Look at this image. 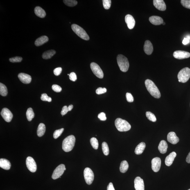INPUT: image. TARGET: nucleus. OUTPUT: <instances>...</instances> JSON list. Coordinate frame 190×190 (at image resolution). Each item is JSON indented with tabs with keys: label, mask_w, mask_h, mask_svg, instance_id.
<instances>
[{
	"label": "nucleus",
	"mask_w": 190,
	"mask_h": 190,
	"mask_svg": "<svg viewBox=\"0 0 190 190\" xmlns=\"http://www.w3.org/2000/svg\"><path fill=\"white\" fill-rule=\"evenodd\" d=\"M145 84L147 89L152 96L157 99H159L161 97L160 91L152 81L149 79H147L145 81Z\"/></svg>",
	"instance_id": "obj_1"
},
{
	"label": "nucleus",
	"mask_w": 190,
	"mask_h": 190,
	"mask_svg": "<svg viewBox=\"0 0 190 190\" xmlns=\"http://www.w3.org/2000/svg\"><path fill=\"white\" fill-rule=\"evenodd\" d=\"M76 142V138L74 136L71 135L68 136L64 140L62 143V149L66 152H69L72 150Z\"/></svg>",
	"instance_id": "obj_2"
},
{
	"label": "nucleus",
	"mask_w": 190,
	"mask_h": 190,
	"mask_svg": "<svg viewBox=\"0 0 190 190\" xmlns=\"http://www.w3.org/2000/svg\"><path fill=\"white\" fill-rule=\"evenodd\" d=\"M115 125L117 129L120 132L128 131L131 126L128 121L120 118H118L115 121Z\"/></svg>",
	"instance_id": "obj_3"
},
{
	"label": "nucleus",
	"mask_w": 190,
	"mask_h": 190,
	"mask_svg": "<svg viewBox=\"0 0 190 190\" xmlns=\"http://www.w3.org/2000/svg\"><path fill=\"white\" fill-rule=\"evenodd\" d=\"M117 62L120 70L123 72H126L129 67V63L128 59L121 54H119L117 57Z\"/></svg>",
	"instance_id": "obj_4"
},
{
	"label": "nucleus",
	"mask_w": 190,
	"mask_h": 190,
	"mask_svg": "<svg viewBox=\"0 0 190 190\" xmlns=\"http://www.w3.org/2000/svg\"><path fill=\"white\" fill-rule=\"evenodd\" d=\"M73 31L78 36L85 40H89V37L86 32L83 28L76 24H73L71 26Z\"/></svg>",
	"instance_id": "obj_5"
},
{
	"label": "nucleus",
	"mask_w": 190,
	"mask_h": 190,
	"mask_svg": "<svg viewBox=\"0 0 190 190\" xmlns=\"http://www.w3.org/2000/svg\"><path fill=\"white\" fill-rule=\"evenodd\" d=\"M177 77L179 82H187L190 78V69L188 67L184 68L179 71Z\"/></svg>",
	"instance_id": "obj_6"
},
{
	"label": "nucleus",
	"mask_w": 190,
	"mask_h": 190,
	"mask_svg": "<svg viewBox=\"0 0 190 190\" xmlns=\"http://www.w3.org/2000/svg\"><path fill=\"white\" fill-rule=\"evenodd\" d=\"M84 176L86 183L89 185L92 183L94 179V174L90 168H86L84 171Z\"/></svg>",
	"instance_id": "obj_7"
},
{
	"label": "nucleus",
	"mask_w": 190,
	"mask_h": 190,
	"mask_svg": "<svg viewBox=\"0 0 190 190\" xmlns=\"http://www.w3.org/2000/svg\"><path fill=\"white\" fill-rule=\"evenodd\" d=\"M91 69L93 73L96 77L100 79L104 77V73L100 66L94 62L91 63L90 64Z\"/></svg>",
	"instance_id": "obj_8"
},
{
	"label": "nucleus",
	"mask_w": 190,
	"mask_h": 190,
	"mask_svg": "<svg viewBox=\"0 0 190 190\" xmlns=\"http://www.w3.org/2000/svg\"><path fill=\"white\" fill-rule=\"evenodd\" d=\"M66 170V168L64 164L60 165L54 171L52 175V178L54 180H56L59 177H61V176L62 175Z\"/></svg>",
	"instance_id": "obj_9"
},
{
	"label": "nucleus",
	"mask_w": 190,
	"mask_h": 190,
	"mask_svg": "<svg viewBox=\"0 0 190 190\" xmlns=\"http://www.w3.org/2000/svg\"><path fill=\"white\" fill-rule=\"evenodd\" d=\"M27 167L30 171L34 173L36 171L37 165L36 163L33 158L28 157L27 158L26 161Z\"/></svg>",
	"instance_id": "obj_10"
},
{
	"label": "nucleus",
	"mask_w": 190,
	"mask_h": 190,
	"mask_svg": "<svg viewBox=\"0 0 190 190\" xmlns=\"http://www.w3.org/2000/svg\"><path fill=\"white\" fill-rule=\"evenodd\" d=\"M1 114L3 119L7 122H10L11 121L13 118V114L8 109L3 108Z\"/></svg>",
	"instance_id": "obj_11"
},
{
	"label": "nucleus",
	"mask_w": 190,
	"mask_h": 190,
	"mask_svg": "<svg viewBox=\"0 0 190 190\" xmlns=\"http://www.w3.org/2000/svg\"><path fill=\"white\" fill-rule=\"evenodd\" d=\"M173 56L176 59L181 60L189 58L190 57V53L184 51H177L174 52Z\"/></svg>",
	"instance_id": "obj_12"
},
{
	"label": "nucleus",
	"mask_w": 190,
	"mask_h": 190,
	"mask_svg": "<svg viewBox=\"0 0 190 190\" xmlns=\"http://www.w3.org/2000/svg\"><path fill=\"white\" fill-rule=\"evenodd\" d=\"M161 159L159 157H155L151 161V168L155 172H157L160 170L161 166Z\"/></svg>",
	"instance_id": "obj_13"
},
{
	"label": "nucleus",
	"mask_w": 190,
	"mask_h": 190,
	"mask_svg": "<svg viewBox=\"0 0 190 190\" xmlns=\"http://www.w3.org/2000/svg\"><path fill=\"white\" fill-rule=\"evenodd\" d=\"M134 187L136 190H144V181L140 177H136L134 180Z\"/></svg>",
	"instance_id": "obj_14"
},
{
	"label": "nucleus",
	"mask_w": 190,
	"mask_h": 190,
	"mask_svg": "<svg viewBox=\"0 0 190 190\" xmlns=\"http://www.w3.org/2000/svg\"><path fill=\"white\" fill-rule=\"evenodd\" d=\"M153 4L155 8L161 11L166 9V5L163 0H154Z\"/></svg>",
	"instance_id": "obj_15"
},
{
	"label": "nucleus",
	"mask_w": 190,
	"mask_h": 190,
	"mask_svg": "<svg viewBox=\"0 0 190 190\" xmlns=\"http://www.w3.org/2000/svg\"><path fill=\"white\" fill-rule=\"evenodd\" d=\"M125 21L129 29H132L135 25V21L132 16L130 15H127L125 16Z\"/></svg>",
	"instance_id": "obj_16"
},
{
	"label": "nucleus",
	"mask_w": 190,
	"mask_h": 190,
	"mask_svg": "<svg viewBox=\"0 0 190 190\" xmlns=\"http://www.w3.org/2000/svg\"><path fill=\"white\" fill-rule=\"evenodd\" d=\"M18 78L20 80L25 84H29L31 81V76L24 73H20L18 75Z\"/></svg>",
	"instance_id": "obj_17"
},
{
	"label": "nucleus",
	"mask_w": 190,
	"mask_h": 190,
	"mask_svg": "<svg viewBox=\"0 0 190 190\" xmlns=\"http://www.w3.org/2000/svg\"><path fill=\"white\" fill-rule=\"evenodd\" d=\"M167 140L172 144H175L178 143L179 141V139L177 137L175 132H170L167 135Z\"/></svg>",
	"instance_id": "obj_18"
},
{
	"label": "nucleus",
	"mask_w": 190,
	"mask_h": 190,
	"mask_svg": "<svg viewBox=\"0 0 190 190\" xmlns=\"http://www.w3.org/2000/svg\"><path fill=\"white\" fill-rule=\"evenodd\" d=\"M144 50L146 54L150 55L153 51V47L151 43L149 40L145 41L144 46Z\"/></svg>",
	"instance_id": "obj_19"
},
{
	"label": "nucleus",
	"mask_w": 190,
	"mask_h": 190,
	"mask_svg": "<svg viewBox=\"0 0 190 190\" xmlns=\"http://www.w3.org/2000/svg\"><path fill=\"white\" fill-rule=\"evenodd\" d=\"M149 21L152 24L156 26L161 25L164 23L163 19L158 16H152L149 17Z\"/></svg>",
	"instance_id": "obj_20"
},
{
	"label": "nucleus",
	"mask_w": 190,
	"mask_h": 190,
	"mask_svg": "<svg viewBox=\"0 0 190 190\" xmlns=\"http://www.w3.org/2000/svg\"><path fill=\"white\" fill-rule=\"evenodd\" d=\"M176 155V153L175 152H173L166 157L165 162L166 166H170L171 165Z\"/></svg>",
	"instance_id": "obj_21"
},
{
	"label": "nucleus",
	"mask_w": 190,
	"mask_h": 190,
	"mask_svg": "<svg viewBox=\"0 0 190 190\" xmlns=\"http://www.w3.org/2000/svg\"><path fill=\"white\" fill-rule=\"evenodd\" d=\"M11 164L9 161L5 159H0V167L5 170H8L10 169Z\"/></svg>",
	"instance_id": "obj_22"
},
{
	"label": "nucleus",
	"mask_w": 190,
	"mask_h": 190,
	"mask_svg": "<svg viewBox=\"0 0 190 190\" xmlns=\"http://www.w3.org/2000/svg\"><path fill=\"white\" fill-rule=\"evenodd\" d=\"M49 38L47 36H43L36 39L35 42V45L37 46H42L45 43L47 42Z\"/></svg>",
	"instance_id": "obj_23"
},
{
	"label": "nucleus",
	"mask_w": 190,
	"mask_h": 190,
	"mask_svg": "<svg viewBox=\"0 0 190 190\" xmlns=\"http://www.w3.org/2000/svg\"><path fill=\"white\" fill-rule=\"evenodd\" d=\"M168 148V144L166 141L162 140L160 141L158 146V149L161 153L165 154L167 151Z\"/></svg>",
	"instance_id": "obj_24"
},
{
	"label": "nucleus",
	"mask_w": 190,
	"mask_h": 190,
	"mask_svg": "<svg viewBox=\"0 0 190 190\" xmlns=\"http://www.w3.org/2000/svg\"><path fill=\"white\" fill-rule=\"evenodd\" d=\"M34 12L35 15L37 16L44 18L45 17L46 14L45 11L43 9L39 6L36 7L34 9Z\"/></svg>",
	"instance_id": "obj_25"
},
{
	"label": "nucleus",
	"mask_w": 190,
	"mask_h": 190,
	"mask_svg": "<svg viewBox=\"0 0 190 190\" xmlns=\"http://www.w3.org/2000/svg\"><path fill=\"white\" fill-rule=\"evenodd\" d=\"M146 147V144L144 142H142L136 146L135 150V153L136 155H139L142 154Z\"/></svg>",
	"instance_id": "obj_26"
},
{
	"label": "nucleus",
	"mask_w": 190,
	"mask_h": 190,
	"mask_svg": "<svg viewBox=\"0 0 190 190\" xmlns=\"http://www.w3.org/2000/svg\"><path fill=\"white\" fill-rule=\"evenodd\" d=\"M56 51L54 50H49L43 54L42 58L44 59H48L51 58L56 54Z\"/></svg>",
	"instance_id": "obj_27"
},
{
	"label": "nucleus",
	"mask_w": 190,
	"mask_h": 190,
	"mask_svg": "<svg viewBox=\"0 0 190 190\" xmlns=\"http://www.w3.org/2000/svg\"><path fill=\"white\" fill-rule=\"evenodd\" d=\"M46 131V126L44 124H39L37 130V136L39 137H42L44 135Z\"/></svg>",
	"instance_id": "obj_28"
},
{
	"label": "nucleus",
	"mask_w": 190,
	"mask_h": 190,
	"mask_svg": "<svg viewBox=\"0 0 190 190\" xmlns=\"http://www.w3.org/2000/svg\"><path fill=\"white\" fill-rule=\"evenodd\" d=\"M129 165L126 161H123L121 163L120 166V171L122 173H125L128 171Z\"/></svg>",
	"instance_id": "obj_29"
},
{
	"label": "nucleus",
	"mask_w": 190,
	"mask_h": 190,
	"mask_svg": "<svg viewBox=\"0 0 190 190\" xmlns=\"http://www.w3.org/2000/svg\"><path fill=\"white\" fill-rule=\"evenodd\" d=\"M27 119L29 121H31L34 117L35 114L34 113L33 109L31 108L28 109L26 112Z\"/></svg>",
	"instance_id": "obj_30"
},
{
	"label": "nucleus",
	"mask_w": 190,
	"mask_h": 190,
	"mask_svg": "<svg viewBox=\"0 0 190 190\" xmlns=\"http://www.w3.org/2000/svg\"><path fill=\"white\" fill-rule=\"evenodd\" d=\"M0 94L1 96H5L8 94L7 87L4 84L0 83Z\"/></svg>",
	"instance_id": "obj_31"
},
{
	"label": "nucleus",
	"mask_w": 190,
	"mask_h": 190,
	"mask_svg": "<svg viewBox=\"0 0 190 190\" xmlns=\"http://www.w3.org/2000/svg\"><path fill=\"white\" fill-rule=\"evenodd\" d=\"M146 116L148 119L152 122H155L156 121V118L155 114L152 113L148 111L146 113Z\"/></svg>",
	"instance_id": "obj_32"
},
{
	"label": "nucleus",
	"mask_w": 190,
	"mask_h": 190,
	"mask_svg": "<svg viewBox=\"0 0 190 190\" xmlns=\"http://www.w3.org/2000/svg\"><path fill=\"white\" fill-rule=\"evenodd\" d=\"M63 1L64 4L69 7L74 6L78 4V2L74 0H64Z\"/></svg>",
	"instance_id": "obj_33"
},
{
	"label": "nucleus",
	"mask_w": 190,
	"mask_h": 190,
	"mask_svg": "<svg viewBox=\"0 0 190 190\" xmlns=\"http://www.w3.org/2000/svg\"><path fill=\"white\" fill-rule=\"evenodd\" d=\"M91 146L94 149L96 150L98 148L99 143L97 139L95 137L91 138L90 139Z\"/></svg>",
	"instance_id": "obj_34"
},
{
	"label": "nucleus",
	"mask_w": 190,
	"mask_h": 190,
	"mask_svg": "<svg viewBox=\"0 0 190 190\" xmlns=\"http://www.w3.org/2000/svg\"><path fill=\"white\" fill-rule=\"evenodd\" d=\"M102 150L103 153L106 156H107L109 154V148L107 143L105 142H104L102 144Z\"/></svg>",
	"instance_id": "obj_35"
},
{
	"label": "nucleus",
	"mask_w": 190,
	"mask_h": 190,
	"mask_svg": "<svg viewBox=\"0 0 190 190\" xmlns=\"http://www.w3.org/2000/svg\"><path fill=\"white\" fill-rule=\"evenodd\" d=\"M64 128H62L59 130H55L53 134V137L54 139H56L60 137L62 132L64 131Z\"/></svg>",
	"instance_id": "obj_36"
},
{
	"label": "nucleus",
	"mask_w": 190,
	"mask_h": 190,
	"mask_svg": "<svg viewBox=\"0 0 190 190\" xmlns=\"http://www.w3.org/2000/svg\"><path fill=\"white\" fill-rule=\"evenodd\" d=\"M103 5L105 9L108 10L110 8L111 1V0H103Z\"/></svg>",
	"instance_id": "obj_37"
},
{
	"label": "nucleus",
	"mask_w": 190,
	"mask_h": 190,
	"mask_svg": "<svg viewBox=\"0 0 190 190\" xmlns=\"http://www.w3.org/2000/svg\"><path fill=\"white\" fill-rule=\"evenodd\" d=\"M41 99L43 101H46L51 102L52 101V99L50 97L48 96L46 94H42L41 95Z\"/></svg>",
	"instance_id": "obj_38"
},
{
	"label": "nucleus",
	"mask_w": 190,
	"mask_h": 190,
	"mask_svg": "<svg viewBox=\"0 0 190 190\" xmlns=\"http://www.w3.org/2000/svg\"><path fill=\"white\" fill-rule=\"evenodd\" d=\"M181 3L182 6L184 8L190 9V0H181Z\"/></svg>",
	"instance_id": "obj_39"
},
{
	"label": "nucleus",
	"mask_w": 190,
	"mask_h": 190,
	"mask_svg": "<svg viewBox=\"0 0 190 190\" xmlns=\"http://www.w3.org/2000/svg\"><path fill=\"white\" fill-rule=\"evenodd\" d=\"M22 60V57L19 56L11 57L9 59L10 61L12 63L20 62H21Z\"/></svg>",
	"instance_id": "obj_40"
},
{
	"label": "nucleus",
	"mask_w": 190,
	"mask_h": 190,
	"mask_svg": "<svg viewBox=\"0 0 190 190\" xmlns=\"http://www.w3.org/2000/svg\"><path fill=\"white\" fill-rule=\"evenodd\" d=\"M107 92V89L105 88L99 87L96 89V94L98 95L105 94Z\"/></svg>",
	"instance_id": "obj_41"
},
{
	"label": "nucleus",
	"mask_w": 190,
	"mask_h": 190,
	"mask_svg": "<svg viewBox=\"0 0 190 190\" xmlns=\"http://www.w3.org/2000/svg\"><path fill=\"white\" fill-rule=\"evenodd\" d=\"M126 96L127 101L129 103H132L134 101V98L131 94L129 93H127Z\"/></svg>",
	"instance_id": "obj_42"
},
{
	"label": "nucleus",
	"mask_w": 190,
	"mask_h": 190,
	"mask_svg": "<svg viewBox=\"0 0 190 190\" xmlns=\"http://www.w3.org/2000/svg\"><path fill=\"white\" fill-rule=\"evenodd\" d=\"M53 90L56 92H60L62 91V88L60 86L57 85H53L52 86Z\"/></svg>",
	"instance_id": "obj_43"
},
{
	"label": "nucleus",
	"mask_w": 190,
	"mask_h": 190,
	"mask_svg": "<svg viewBox=\"0 0 190 190\" xmlns=\"http://www.w3.org/2000/svg\"><path fill=\"white\" fill-rule=\"evenodd\" d=\"M98 118L102 121H105L107 119L105 114L104 112H101L99 114Z\"/></svg>",
	"instance_id": "obj_44"
},
{
	"label": "nucleus",
	"mask_w": 190,
	"mask_h": 190,
	"mask_svg": "<svg viewBox=\"0 0 190 190\" xmlns=\"http://www.w3.org/2000/svg\"><path fill=\"white\" fill-rule=\"evenodd\" d=\"M69 78L70 79L73 81H76L77 78L76 74L74 72H71L70 74Z\"/></svg>",
	"instance_id": "obj_45"
},
{
	"label": "nucleus",
	"mask_w": 190,
	"mask_h": 190,
	"mask_svg": "<svg viewBox=\"0 0 190 190\" xmlns=\"http://www.w3.org/2000/svg\"><path fill=\"white\" fill-rule=\"evenodd\" d=\"M62 69L61 67H58L56 68L54 70V73L55 76H59L61 73Z\"/></svg>",
	"instance_id": "obj_46"
},
{
	"label": "nucleus",
	"mask_w": 190,
	"mask_h": 190,
	"mask_svg": "<svg viewBox=\"0 0 190 190\" xmlns=\"http://www.w3.org/2000/svg\"><path fill=\"white\" fill-rule=\"evenodd\" d=\"M69 111V109H68V107L67 106H64L62 109L61 112V114H62V116L65 115V114L67 113Z\"/></svg>",
	"instance_id": "obj_47"
},
{
	"label": "nucleus",
	"mask_w": 190,
	"mask_h": 190,
	"mask_svg": "<svg viewBox=\"0 0 190 190\" xmlns=\"http://www.w3.org/2000/svg\"><path fill=\"white\" fill-rule=\"evenodd\" d=\"M107 190H115L112 182H110L107 186Z\"/></svg>",
	"instance_id": "obj_48"
},
{
	"label": "nucleus",
	"mask_w": 190,
	"mask_h": 190,
	"mask_svg": "<svg viewBox=\"0 0 190 190\" xmlns=\"http://www.w3.org/2000/svg\"><path fill=\"white\" fill-rule=\"evenodd\" d=\"M190 40L187 38H184L182 41V44L184 45H186L189 44Z\"/></svg>",
	"instance_id": "obj_49"
},
{
	"label": "nucleus",
	"mask_w": 190,
	"mask_h": 190,
	"mask_svg": "<svg viewBox=\"0 0 190 190\" xmlns=\"http://www.w3.org/2000/svg\"><path fill=\"white\" fill-rule=\"evenodd\" d=\"M186 161L189 164H190V152L186 158Z\"/></svg>",
	"instance_id": "obj_50"
},
{
	"label": "nucleus",
	"mask_w": 190,
	"mask_h": 190,
	"mask_svg": "<svg viewBox=\"0 0 190 190\" xmlns=\"http://www.w3.org/2000/svg\"><path fill=\"white\" fill-rule=\"evenodd\" d=\"M73 107V106L72 105H70L68 107V109H69V111H71L72 110Z\"/></svg>",
	"instance_id": "obj_51"
},
{
	"label": "nucleus",
	"mask_w": 190,
	"mask_h": 190,
	"mask_svg": "<svg viewBox=\"0 0 190 190\" xmlns=\"http://www.w3.org/2000/svg\"><path fill=\"white\" fill-rule=\"evenodd\" d=\"M186 38H187L188 39H189V40L190 41V36H187V37H186Z\"/></svg>",
	"instance_id": "obj_52"
},
{
	"label": "nucleus",
	"mask_w": 190,
	"mask_h": 190,
	"mask_svg": "<svg viewBox=\"0 0 190 190\" xmlns=\"http://www.w3.org/2000/svg\"><path fill=\"white\" fill-rule=\"evenodd\" d=\"M162 24L164 25L165 24V23L164 22V23H163Z\"/></svg>",
	"instance_id": "obj_53"
},
{
	"label": "nucleus",
	"mask_w": 190,
	"mask_h": 190,
	"mask_svg": "<svg viewBox=\"0 0 190 190\" xmlns=\"http://www.w3.org/2000/svg\"><path fill=\"white\" fill-rule=\"evenodd\" d=\"M190 190V189H189V190Z\"/></svg>",
	"instance_id": "obj_54"
}]
</instances>
